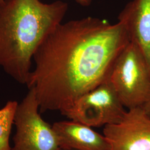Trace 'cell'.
I'll return each instance as SVG.
<instances>
[{
  "label": "cell",
  "instance_id": "6da1fadb",
  "mask_svg": "<svg viewBox=\"0 0 150 150\" xmlns=\"http://www.w3.org/2000/svg\"><path fill=\"white\" fill-rule=\"evenodd\" d=\"M130 42L123 22L94 17L61 23L40 45L27 80L41 113L63 115L87 92L109 80L113 64Z\"/></svg>",
  "mask_w": 150,
  "mask_h": 150
},
{
  "label": "cell",
  "instance_id": "7a4b0ae2",
  "mask_svg": "<svg viewBox=\"0 0 150 150\" xmlns=\"http://www.w3.org/2000/svg\"><path fill=\"white\" fill-rule=\"evenodd\" d=\"M68 8L60 0H5L0 4V67L7 74L26 85L34 54Z\"/></svg>",
  "mask_w": 150,
  "mask_h": 150
},
{
  "label": "cell",
  "instance_id": "3957f363",
  "mask_svg": "<svg viewBox=\"0 0 150 150\" xmlns=\"http://www.w3.org/2000/svg\"><path fill=\"white\" fill-rule=\"evenodd\" d=\"M109 81L124 107H142L150 96V67L139 48L130 42L113 64Z\"/></svg>",
  "mask_w": 150,
  "mask_h": 150
},
{
  "label": "cell",
  "instance_id": "277c9868",
  "mask_svg": "<svg viewBox=\"0 0 150 150\" xmlns=\"http://www.w3.org/2000/svg\"><path fill=\"white\" fill-rule=\"evenodd\" d=\"M33 89L18 103L14 119L16 133L11 150H61L52 126L43 120Z\"/></svg>",
  "mask_w": 150,
  "mask_h": 150
},
{
  "label": "cell",
  "instance_id": "5b68a950",
  "mask_svg": "<svg viewBox=\"0 0 150 150\" xmlns=\"http://www.w3.org/2000/svg\"><path fill=\"white\" fill-rule=\"evenodd\" d=\"M125 108L108 80L81 97L63 115L91 127H101L119 122Z\"/></svg>",
  "mask_w": 150,
  "mask_h": 150
},
{
  "label": "cell",
  "instance_id": "8992f818",
  "mask_svg": "<svg viewBox=\"0 0 150 150\" xmlns=\"http://www.w3.org/2000/svg\"><path fill=\"white\" fill-rule=\"evenodd\" d=\"M108 150H150V116L142 107L129 109L117 123L106 125Z\"/></svg>",
  "mask_w": 150,
  "mask_h": 150
},
{
  "label": "cell",
  "instance_id": "52a82bcc",
  "mask_svg": "<svg viewBox=\"0 0 150 150\" xmlns=\"http://www.w3.org/2000/svg\"><path fill=\"white\" fill-rule=\"evenodd\" d=\"M130 41L141 51L150 67V0H132L120 12Z\"/></svg>",
  "mask_w": 150,
  "mask_h": 150
},
{
  "label": "cell",
  "instance_id": "ba28073f",
  "mask_svg": "<svg viewBox=\"0 0 150 150\" xmlns=\"http://www.w3.org/2000/svg\"><path fill=\"white\" fill-rule=\"evenodd\" d=\"M53 129L61 149L72 150H108L104 135L97 133L83 123L70 120L57 122Z\"/></svg>",
  "mask_w": 150,
  "mask_h": 150
},
{
  "label": "cell",
  "instance_id": "9c48e42d",
  "mask_svg": "<svg viewBox=\"0 0 150 150\" xmlns=\"http://www.w3.org/2000/svg\"><path fill=\"white\" fill-rule=\"evenodd\" d=\"M18 105L16 101H8L0 109V150L12 149L10 137Z\"/></svg>",
  "mask_w": 150,
  "mask_h": 150
},
{
  "label": "cell",
  "instance_id": "30bf717a",
  "mask_svg": "<svg viewBox=\"0 0 150 150\" xmlns=\"http://www.w3.org/2000/svg\"><path fill=\"white\" fill-rule=\"evenodd\" d=\"M77 3L83 7H88L91 5L92 0H75Z\"/></svg>",
  "mask_w": 150,
  "mask_h": 150
},
{
  "label": "cell",
  "instance_id": "8fae6325",
  "mask_svg": "<svg viewBox=\"0 0 150 150\" xmlns=\"http://www.w3.org/2000/svg\"><path fill=\"white\" fill-rule=\"evenodd\" d=\"M142 108H144L146 113L150 116V96L148 101L146 102L145 105L142 106Z\"/></svg>",
  "mask_w": 150,
  "mask_h": 150
},
{
  "label": "cell",
  "instance_id": "7c38bea8",
  "mask_svg": "<svg viewBox=\"0 0 150 150\" xmlns=\"http://www.w3.org/2000/svg\"><path fill=\"white\" fill-rule=\"evenodd\" d=\"M4 1H5V0H0V4H2Z\"/></svg>",
  "mask_w": 150,
  "mask_h": 150
},
{
  "label": "cell",
  "instance_id": "4fadbf2b",
  "mask_svg": "<svg viewBox=\"0 0 150 150\" xmlns=\"http://www.w3.org/2000/svg\"><path fill=\"white\" fill-rule=\"evenodd\" d=\"M61 150H69V149H61Z\"/></svg>",
  "mask_w": 150,
  "mask_h": 150
}]
</instances>
